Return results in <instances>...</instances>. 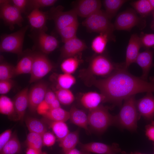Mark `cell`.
<instances>
[{
  "label": "cell",
  "mask_w": 154,
  "mask_h": 154,
  "mask_svg": "<svg viewBox=\"0 0 154 154\" xmlns=\"http://www.w3.org/2000/svg\"><path fill=\"white\" fill-rule=\"evenodd\" d=\"M89 81L100 90L104 102L121 106L122 102L137 93L154 92V82H148L131 74L123 64L102 79L91 77Z\"/></svg>",
  "instance_id": "obj_1"
},
{
  "label": "cell",
  "mask_w": 154,
  "mask_h": 154,
  "mask_svg": "<svg viewBox=\"0 0 154 154\" xmlns=\"http://www.w3.org/2000/svg\"><path fill=\"white\" fill-rule=\"evenodd\" d=\"M136 101L135 95L124 100L119 114L115 116V125L131 131H136L137 121L140 117L137 109Z\"/></svg>",
  "instance_id": "obj_2"
},
{
  "label": "cell",
  "mask_w": 154,
  "mask_h": 154,
  "mask_svg": "<svg viewBox=\"0 0 154 154\" xmlns=\"http://www.w3.org/2000/svg\"><path fill=\"white\" fill-rule=\"evenodd\" d=\"M82 25L90 32L107 34L110 40H115L114 24L104 11L100 9L95 12L86 18L82 22Z\"/></svg>",
  "instance_id": "obj_3"
},
{
  "label": "cell",
  "mask_w": 154,
  "mask_h": 154,
  "mask_svg": "<svg viewBox=\"0 0 154 154\" xmlns=\"http://www.w3.org/2000/svg\"><path fill=\"white\" fill-rule=\"evenodd\" d=\"M108 108L100 104L89 110L88 124L93 130L99 133L104 132L110 126L115 125V116L109 112Z\"/></svg>",
  "instance_id": "obj_4"
},
{
  "label": "cell",
  "mask_w": 154,
  "mask_h": 154,
  "mask_svg": "<svg viewBox=\"0 0 154 154\" xmlns=\"http://www.w3.org/2000/svg\"><path fill=\"white\" fill-rule=\"evenodd\" d=\"M29 28L27 25L13 33L4 35L1 37L0 51L20 55L23 53L24 37Z\"/></svg>",
  "instance_id": "obj_5"
},
{
  "label": "cell",
  "mask_w": 154,
  "mask_h": 154,
  "mask_svg": "<svg viewBox=\"0 0 154 154\" xmlns=\"http://www.w3.org/2000/svg\"><path fill=\"white\" fill-rule=\"evenodd\" d=\"M120 65L114 63L104 55L98 54L94 56L91 60L86 71L89 77L91 75V77L95 75L107 77L113 72Z\"/></svg>",
  "instance_id": "obj_6"
},
{
  "label": "cell",
  "mask_w": 154,
  "mask_h": 154,
  "mask_svg": "<svg viewBox=\"0 0 154 154\" xmlns=\"http://www.w3.org/2000/svg\"><path fill=\"white\" fill-rule=\"evenodd\" d=\"M33 59L29 82L31 83L44 77L53 68L51 61L44 54L38 53L33 54Z\"/></svg>",
  "instance_id": "obj_7"
},
{
  "label": "cell",
  "mask_w": 154,
  "mask_h": 154,
  "mask_svg": "<svg viewBox=\"0 0 154 154\" xmlns=\"http://www.w3.org/2000/svg\"><path fill=\"white\" fill-rule=\"evenodd\" d=\"M61 6L53 7L47 14L48 19L53 20L57 31L77 21L78 15L72 9L63 11Z\"/></svg>",
  "instance_id": "obj_8"
},
{
  "label": "cell",
  "mask_w": 154,
  "mask_h": 154,
  "mask_svg": "<svg viewBox=\"0 0 154 154\" xmlns=\"http://www.w3.org/2000/svg\"><path fill=\"white\" fill-rule=\"evenodd\" d=\"M0 17L4 22L13 30L15 25L22 26L23 21L21 13L8 0L0 1Z\"/></svg>",
  "instance_id": "obj_9"
},
{
  "label": "cell",
  "mask_w": 154,
  "mask_h": 154,
  "mask_svg": "<svg viewBox=\"0 0 154 154\" xmlns=\"http://www.w3.org/2000/svg\"><path fill=\"white\" fill-rule=\"evenodd\" d=\"M141 20L134 10L129 9L117 15L114 25L117 30L129 31L139 25Z\"/></svg>",
  "instance_id": "obj_10"
},
{
  "label": "cell",
  "mask_w": 154,
  "mask_h": 154,
  "mask_svg": "<svg viewBox=\"0 0 154 154\" xmlns=\"http://www.w3.org/2000/svg\"><path fill=\"white\" fill-rule=\"evenodd\" d=\"M48 90L47 84L42 82L37 83L31 88L28 93V107L31 111H37L38 106L44 100Z\"/></svg>",
  "instance_id": "obj_11"
},
{
  "label": "cell",
  "mask_w": 154,
  "mask_h": 154,
  "mask_svg": "<svg viewBox=\"0 0 154 154\" xmlns=\"http://www.w3.org/2000/svg\"><path fill=\"white\" fill-rule=\"evenodd\" d=\"M60 50L61 58L65 59L79 55L87 46L85 42L77 37L65 42Z\"/></svg>",
  "instance_id": "obj_12"
},
{
  "label": "cell",
  "mask_w": 154,
  "mask_h": 154,
  "mask_svg": "<svg viewBox=\"0 0 154 154\" xmlns=\"http://www.w3.org/2000/svg\"><path fill=\"white\" fill-rule=\"evenodd\" d=\"M47 27L38 30L37 42L38 47L43 54H49L58 46L59 42L56 38L46 33Z\"/></svg>",
  "instance_id": "obj_13"
},
{
  "label": "cell",
  "mask_w": 154,
  "mask_h": 154,
  "mask_svg": "<svg viewBox=\"0 0 154 154\" xmlns=\"http://www.w3.org/2000/svg\"><path fill=\"white\" fill-rule=\"evenodd\" d=\"M80 147L82 151L99 154H115L121 151L118 145L116 143L109 145L100 142H92L80 143Z\"/></svg>",
  "instance_id": "obj_14"
},
{
  "label": "cell",
  "mask_w": 154,
  "mask_h": 154,
  "mask_svg": "<svg viewBox=\"0 0 154 154\" xmlns=\"http://www.w3.org/2000/svg\"><path fill=\"white\" fill-rule=\"evenodd\" d=\"M137 109L140 117L141 116L147 120L154 117V96L152 92H147L146 95L136 101Z\"/></svg>",
  "instance_id": "obj_15"
},
{
  "label": "cell",
  "mask_w": 154,
  "mask_h": 154,
  "mask_svg": "<svg viewBox=\"0 0 154 154\" xmlns=\"http://www.w3.org/2000/svg\"><path fill=\"white\" fill-rule=\"evenodd\" d=\"M102 2L99 0H80L77 1L73 9L78 16L86 18L100 9Z\"/></svg>",
  "instance_id": "obj_16"
},
{
  "label": "cell",
  "mask_w": 154,
  "mask_h": 154,
  "mask_svg": "<svg viewBox=\"0 0 154 154\" xmlns=\"http://www.w3.org/2000/svg\"><path fill=\"white\" fill-rule=\"evenodd\" d=\"M141 47L139 37L136 34H132L126 48L125 60L123 64L125 68L127 69L131 64L135 62Z\"/></svg>",
  "instance_id": "obj_17"
},
{
  "label": "cell",
  "mask_w": 154,
  "mask_h": 154,
  "mask_svg": "<svg viewBox=\"0 0 154 154\" xmlns=\"http://www.w3.org/2000/svg\"><path fill=\"white\" fill-rule=\"evenodd\" d=\"M29 91L27 87L23 89L15 96L13 101L15 112L19 121L23 120L26 110L28 107Z\"/></svg>",
  "instance_id": "obj_18"
},
{
  "label": "cell",
  "mask_w": 154,
  "mask_h": 154,
  "mask_svg": "<svg viewBox=\"0 0 154 154\" xmlns=\"http://www.w3.org/2000/svg\"><path fill=\"white\" fill-rule=\"evenodd\" d=\"M153 56V52L147 50L140 52L138 55L135 62L142 69L143 74L141 77L146 80L147 76L152 65Z\"/></svg>",
  "instance_id": "obj_19"
},
{
  "label": "cell",
  "mask_w": 154,
  "mask_h": 154,
  "mask_svg": "<svg viewBox=\"0 0 154 154\" xmlns=\"http://www.w3.org/2000/svg\"><path fill=\"white\" fill-rule=\"evenodd\" d=\"M80 100L82 105L90 110L98 107L101 102H104V97L101 93L90 92L84 94Z\"/></svg>",
  "instance_id": "obj_20"
},
{
  "label": "cell",
  "mask_w": 154,
  "mask_h": 154,
  "mask_svg": "<svg viewBox=\"0 0 154 154\" xmlns=\"http://www.w3.org/2000/svg\"><path fill=\"white\" fill-rule=\"evenodd\" d=\"M69 119L71 122L89 132L88 116L83 110L72 106L69 112Z\"/></svg>",
  "instance_id": "obj_21"
},
{
  "label": "cell",
  "mask_w": 154,
  "mask_h": 154,
  "mask_svg": "<svg viewBox=\"0 0 154 154\" xmlns=\"http://www.w3.org/2000/svg\"><path fill=\"white\" fill-rule=\"evenodd\" d=\"M27 18L33 29L38 30L46 27V24L48 19L47 14L39 9L33 10L28 15Z\"/></svg>",
  "instance_id": "obj_22"
},
{
  "label": "cell",
  "mask_w": 154,
  "mask_h": 154,
  "mask_svg": "<svg viewBox=\"0 0 154 154\" xmlns=\"http://www.w3.org/2000/svg\"><path fill=\"white\" fill-rule=\"evenodd\" d=\"M33 59V54L23 57L15 67V75L31 74Z\"/></svg>",
  "instance_id": "obj_23"
},
{
  "label": "cell",
  "mask_w": 154,
  "mask_h": 154,
  "mask_svg": "<svg viewBox=\"0 0 154 154\" xmlns=\"http://www.w3.org/2000/svg\"><path fill=\"white\" fill-rule=\"evenodd\" d=\"M47 119L52 121L65 122L69 119V112L61 107L50 109L42 115Z\"/></svg>",
  "instance_id": "obj_24"
},
{
  "label": "cell",
  "mask_w": 154,
  "mask_h": 154,
  "mask_svg": "<svg viewBox=\"0 0 154 154\" xmlns=\"http://www.w3.org/2000/svg\"><path fill=\"white\" fill-rule=\"evenodd\" d=\"M79 141V132L78 130L69 132L60 141L59 146L62 148L64 153L75 148Z\"/></svg>",
  "instance_id": "obj_25"
},
{
  "label": "cell",
  "mask_w": 154,
  "mask_h": 154,
  "mask_svg": "<svg viewBox=\"0 0 154 154\" xmlns=\"http://www.w3.org/2000/svg\"><path fill=\"white\" fill-rule=\"evenodd\" d=\"M79 55L67 58L63 60L60 64V68L63 73L72 74L75 72L82 61Z\"/></svg>",
  "instance_id": "obj_26"
},
{
  "label": "cell",
  "mask_w": 154,
  "mask_h": 154,
  "mask_svg": "<svg viewBox=\"0 0 154 154\" xmlns=\"http://www.w3.org/2000/svg\"><path fill=\"white\" fill-rule=\"evenodd\" d=\"M110 40L108 35L106 34L100 33L96 37L91 43L92 50L98 54H102L105 50L108 41Z\"/></svg>",
  "instance_id": "obj_27"
},
{
  "label": "cell",
  "mask_w": 154,
  "mask_h": 154,
  "mask_svg": "<svg viewBox=\"0 0 154 154\" xmlns=\"http://www.w3.org/2000/svg\"><path fill=\"white\" fill-rule=\"evenodd\" d=\"M127 1L125 0L103 1V3L105 9L104 11L110 20L115 16L119 9Z\"/></svg>",
  "instance_id": "obj_28"
},
{
  "label": "cell",
  "mask_w": 154,
  "mask_h": 154,
  "mask_svg": "<svg viewBox=\"0 0 154 154\" xmlns=\"http://www.w3.org/2000/svg\"><path fill=\"white\" fill-rule=\"evenodd\" d=\"M21 150V145L16 134L12 135L8 141L0 150V154H17Z\"/></svg>",
  "instance_id": "obj_29"
},
{
  "label": "cell",
  "mask_w": 154,
  "mask_h": 154,
  "mask_svg": "<svg viewBox=\"0 0 154 154\" xmlns=\"http://www.w3.org/2000/svg\"><path fill=\"white\" fill-rule=\"evenodd\" d=\"M25 122L30 132L37 133L42 136L47 131L45 125L38 119L32 117H27L25 118Z\"/></svg>",
  "instance_id": "obj_30"
},
{
  "label": "cell",
  "mask_w": 154,
  "mask_h": 154,
  "mask_svg": "<svg viewBox=\"0 0 154 154\" xmlns=\"http://www.w3.org/2000/svg\"><path fill=\"white\" fill-rule=\"evenodd\" d=\"M49 120L50 122H48L49 123V125L60 141L70 132L68 127L64 122Z\"/></svg>",
  "instance_id": "obj_31"
},
{
  "label": "cell",
  "mask_w": 154,
  "mask_h": 154,
  "mask_svg": "<svg viewBox=\"0 0 154 154\" xmlns=\"http://www.w3.org/2000/svg\"><path fill=\"white\" fill-rule=\"evenodd\" d=\"M79 26L77 21L62 29L58 32L59 34L62 42H65L75 38Z\"/></svg>",
  "instance_id": "obj_32"
},
{
  "label": "cell",
  "mask_w": 154,
  "mask_h": 154,
  "mask_svg": "<svg viewBox=\"0 0 154 154\" xmlns=\"http://www.w3.org/2000/svg\"><path fill=\"white\" fill-rule=\"evenodd\" d=\"M76 82L75 78L72 74L63 73L57 76V89H69Z\"/></svg>",
  "instance_id": "obj_33"
},
{
  "label": "cell",
  "mask_w": 154,
  "mask_h": 154,
  "mask_svg": "<svg viewBox=\"0 0 154 154\" xmlns=\"http://www.w3.org/2000/svg\"><path fill=\"white\" fill-rule=\"evenodd\" d=\"M131 4L142 16H146L153 11L149 0H137L131 2Z\"/></svg>",
  "instance_id": "obj_34"
},
{
  "label": "cell",
  "mask_w": 154,
  "mask_h": 154,
  "mask_svg": "<svg viewBox=\"0 0 154 154\" xmlns=\"http://www.w3.org/2000/svg\"><path fill=\"white\" fill-rule=\"evenodd\" d=\"M15 112L13 101L5 95L0 97V112L3 114L11 116Z\"/></svg>",
  "instance_id": "obj_35"
},
{
  "label": "cell",
  "mask_w": 154,
  "mask_h": 154,
  "mask_svg": "<svg viewBox=\"0 0 154 154\" xmlns=\"http://www.w3.org/2000/svg\"><path fill=\"white\" fill-rule=\"evenodd\" d=\"M55 93L60 103L63 105H70L74 100V95L69 89L58 88Z\"/></svg>",
  "instance_id": "obj_36"
},
{
  "label": "cell",
  "mask_w": 154,
  "mask_h": 154,
  "mask_svg": "<svg viewBox=\"0 0 154 154\" xmlns=\"http://www.w3.org/2000/svg\"><path fill=\"white\" fill-rule=\"evenodd\" d=\"M28 147L42 151L43 145L42 136L37 133L30 132L27 138Z\"/></svg>",
  "instance_id": "obj_37"
},
{
  "label": "cell",
  "mask_w": 154,
  "mask_h": 154,
  "mask_svg": "<svg viewBox=\"0 0 154 154\" xmlns=\"http://www.w3.org/2000/svg\"><path fill=\"white\" fill-rule=\"evenodd\" d=\"M15 67L6 62L0 64V80H11L15 76Z\"/></svg>",
  "instance_id": "obj_38"
},
{
  "label": "cell",
  "mask_w": 154,
  "mask_h": 154,
  "mask_svg": "<svg viewBox=\"0 0 154 154\" xmlns=\"http://www.w3.org/2000/svg\"><path fill=\"white\" fill-rule=\"evenodd\" d=\"M57 1L56 0H31L28 1L27 4L33 10L42 7L52 6Z\"/></svg>",
  "instance_id": "obj_39"
},
{
  "label": "cell",
  "mask_w": 154,
  "mask_h": 154,
  "mask_svg": "<svg viewBox=\"0 0 154 154\" xmlns=\"http://www.w3.org/2000/svg\"><path fill=\"white\" fill-rule=\"evenodd\" d=\"M139 37L142 47L147 49L154 47V34L143 33Z\"/></svg>",
  "instance_id": "obj_40"
},
{
  "label": "cell",
  "mask_w": 154,
  "mask_h": 154,
  "mask_svg": "<svg viewBox=\"0 0 154 154\" xmlns=\"http://www.w3.org/2000/svg\"><path fill=\"white\" fill-rule=\"evenodd\" d=\"M13 82L11 80H0V94L4 95L10 90L13 86Z\"/></svg>",
  "instance_id": "obj_41"
},
{
  "label": "cell",
  "mask_w": 154,
  "mask_h": 154,
  "mask_svg": "<svg viewBox=\"0 0 154 154\" xmlns=\"http://www.w3.org/2000/svg\"><path fill=\"white\" fill-rule=\"evenodd\" d=\"M42 137L43 145L47 147L52 146L56 141L54 135L50 132H45L42 135Z\"/></svg>",
  "instance_id": "obj_42"
},
{
  "label": "cell",
  "mask_w": 154,
  "mask_h": 154,
  "mask_svg": "<svg viewBox=\"0 0 154 154\" xmlns=\"http://www.w3.org/2000/svg\"><path fill=\"white\" fill-rule=\"evenodd\" d=\"M12 136V130L7 129L0 135V150L9 140Z\"/></svg>",
  "instance_id": "obj_43"
},
{
  "label": "cell",
  "mask_w": 154,
  "mask_h": 154,
  "mask_svg": "<svg viewBox=\"0 0 154 154\" xmlns=\"http://www.w3.org/2000/svg\"><path fill=\"white\" fill-rule=\"evenodd\" d=\"M13 5L21 13L24 12L28 1L26 0H13Z\"/></svg>",
  "instance_id": "obj_44"
},
{
  "label": "cell",
  "mask_w": 154,
  "mask_h": 154,
  "mask_svg": "<svg viewBox=\"0 0 154 154\" xmlns=\"http://www.w3.org/2000/svg\"><path fill=\"white\" fill-rule=\"evenodd\" d=\"M145 135L149 139L154 142V121L145 126Z\"/></svg>",
  "instance_id": "obj_45"
},
{
  "label": "cell",
  "mask_w": 154,
  "mask_h": 154,
  "mask_svg": "<svg viewBox=\"0 0 154 154\" xmlns=\"http://www.w3.org/2000/svg\"><path fill=\"white\" fill-rule=\"evenodd\" d=\"M57 97L55 92L48 89L44 97V101L49 105Z\"/></svg>",
  "instance_id": "obj_46"
},
{
  "label": "cell",
  "mask_w": 154,
  "mask_h": 154,
  "mask_svg": "<svg viewBox=\"0 0 154 154\" xmlns=\"http://www.w3.org/2000/svg\"><path fill=\"white\" fill-rule=\"evenodd\" d=\"M49 109V105L44 100L38 106L37 111L38 114L42 115Z\"/></svg>",
  "instance_id": "obj_47"
},
{
  "label": "cell",
  "mask_w": 154,
  "mask_h": 154,
  "mask_svg": "<svg viewBox=\"0 0 154 154\" xmlns=\"http://www.w3.org/2000/svg\"><path fill=\"white\" fill-rule=\"evenodd\" d=\"M88 152L80 151L75 148L72 149L64 153L65 154H89Z\"/></svg>",
  "instance_id": "obj_48"
},
{
  "label": "cell",
  "mask_w": 154,
  "mask_h": 154,
  "mask_svg": "<svg viewBox=\"0 0 154 154\" xmlns=\"http://www.w3.org/2000/svg\"><path fill=\"white\" fill-rule=\"evenodd\" d=\"M26 154H46L42 151L37 149L28 147L27 149Z\"/></svg>",
  "instance_id": "obj_49"
},
{
  "label": "cell",
  "mask_w": 154,
  "mask_h": 154,
  "mask_svg": "<svg viewBox=\"0 0 154 154\" xmlns=\"http://www.w3.org/2000/svg\"><path fill=\"white\" fill-rule=\"evenodd\" d=\"M49 106L50 109H56L61 107L60 103L57 98L49 105Z\"/></svg>",
  "instance_id": "obj_50"
},
{
  "label": "cell",
  "mask_w": 154,
  "mask_h": 154,
  "mask_svg": "<svg viewBox=\"0 0 154 154\" xmlns=\"http://www.w3.org/2000/svg\"><path fill=\"white\" fill-rule=\"evenodd\" d=\"M149 0L153 11H154V0Z\"/></svg>",
  "instance_id": "obj_51"
},
{
  "label": "cell",
  "mask_w": 154,
  "mask_h": 154,
  "mask_svg": "<svg viewBox=\"0 0 154 154\" xmlns=\"http://www.w3.org/2000/svg\"><path fill=\"white\" fill-rule=\"evenodd\" d=\"M130 154H144L142 153L139 152H131Z\"/></svg>",
  "instance_id": "obj_52"
},
{
  "label": "cell",
  "mask_w": 154,
  "mask_h": 154,
  "mask_svg": "<svg viewBox=\"0 0 154 154\" xmlns=\"http://www.w3.org/2000/svg\"><path fill=\"white\" fill-rule=\"evenodd\" d=\"M152 16L153 17V20H154V11H153L152 12Z\"/></svg>",
  "instance_id": "obj_53"
},
{
  "label": "cell",
  "mask_w": 154,
  "mask_h": 154,
  "mask_svg": "<svg viewBox=\"0 0 154 154\" xmlns=\"http://www.w3.org/2000/svg\"><path fill=\"white\" fill-rule=\"evenodd\" d=\"M122 154H127L125 152H123V153H122Z\"/></svg>",
  "instance_id": "obj_54"
},
{
  "label": "cell",
  "mask_w": 154,
  "mask_h": 154,
  "mask_svg": "<svg viewBox=\"0 0 154 154\" xmlns=\"http://www.w3.org/2000/svg\"><path fill=\"white\" fill-rule=\"evenodd\" d=\"M153 154H154V152H153Z\"/></svg>",
  "instance_id": "obj_55"
}]
</instances>
